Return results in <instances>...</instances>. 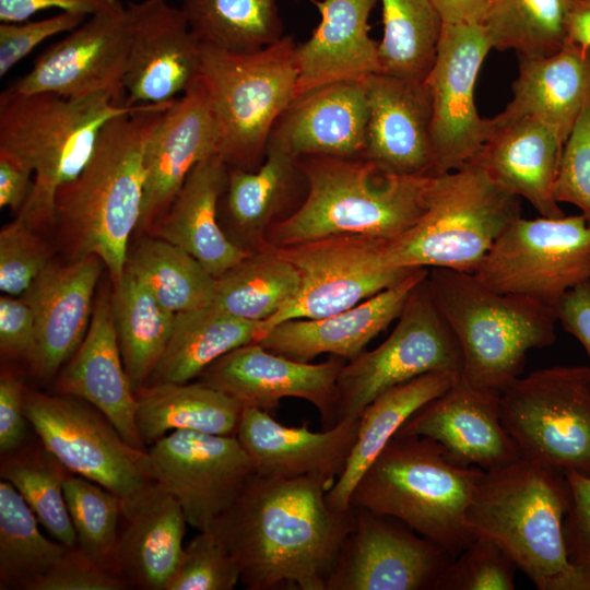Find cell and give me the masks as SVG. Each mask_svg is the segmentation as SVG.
<instances>
[{"label":"cell","mask_w":590,"mask_h":590,"mask_svg":"<svg viewBox=\"0 0 590 590\" xmlns=\"http://www.w3.org/2000/svg\"><path fill=\"white\" fill-rule=\"evenodd\" d=\"M323 475L272 477L255 474L212 531L237 560L248 590L294 585L326 590L355 508L335 511Z\"/></svg>","instance_id":"obj_1"},{"label":"cell","mask_w":590,"mask_h":590,"mask_svg":"<svg viewBox=\"0 0 590 590\" xmlns=\"http://www.w3.org/2000/svg\"><path fill=\"white\" fill-rule=\"evenodd\" d=\"M172 103L146 105L108 121L85 167L55 198L54 226L70 260L97 256L113 284L125 273L141 215L146 144Z\"/></svg>","instance_id":"obj_2"},{"label":"cell","mask_w":590,"mask_h":590,"mask_svg":"<svg viewBox=\"0 0 590 590\" xmlns=\"http://www.w3.org/2000/svg\"><path fill=\"white\" fill-rule=\"evenodd\" d=\"M303 203L268 234L270 247L333 236L391 240L422 216L430 176L389 173L362 158L306 156Z\"/></svg>","instance_id":"obj_3"},{"label":"cell","mask_w":590,"mask_h":590,"mask_svg":"<svg viewBox=\"0 0 590 590\" xmlns=\"http://www.w3.org/2000/svg\"><path fill=\"white\" fill-rule=\"evenodd\" d=\"M144 106L120 105L106 94L67 98L3 91L0 155L34 174L31 194L16 216L37 232L54 226L57 191L85 167L103 127Z\"/></svg>","instance_id":"obj_4"},{"label":"cell","mask_w":590,"mask_h":590,"mask_svg":"<svg viewBox=\"0 0 590 590\" xmlns=\"http://www.w3.org/2000/svg\"><path fill=\"white\" fill-rule=\"evenodd\" d=\"M483 474L453 463L430 438L396 434L356 483L350 506L396 518L456 557L475 536L467 511Z\"/></svg>","instance_id":"obj_5"},{"label":"cell","mask_w":590,"mask_h":590,"mask_svg":"<svg viewBox=\"0 0 590 590\" xmlns=\"http://www.w3.org/2000/svg\"><path fill=\"white\" fill-rule=\"evenodd\" d=\"M569 505L564 474L519 458L484 471L467 511L474 533L492 539L540 590H573L564 518Z\"/></svg>","instance_id":"obj_6"},{"label":"cell","mask_w":590,"mask_h":590,"mask_svg":"<svg viewBox=\"0 0 590 590\" xmlns=\"http://www.w3.org/2000/svg\"><path fill=\"white\" fill-rule=\"evenodd\" d=\"M427 281L460 345V377L475 387L500 392L521 376L529 351L556 339V311L547 305L496 292L472 273L435 268Z\"/></svg>","instance_id":"obj_7"},{"label":"cell","mask_w":590,"mask_h":590,"mask_svg":"<svg viewBox=\"0 0 590 590\" xmlns=\"http://www.w3.org/2000/svg\"><path fill=\"white\" fill-rule=\"evenodd\" d=\"M520 198L481 166L432 175L425 211L400 236L385 241L389 264L474 273L496 239L520 214Z\"/></svg>","instance_id":"obj_8"},{"label":"cell","mask_w":590,"mask_h":590,"mask_svg":"<svg viewBox=\"0 0 590 590\" xmlns=\"http://www.w3.org/2000/svg\"><path fill=\"white\" fill-rule=\"evenodd\" d=\"M296 45L291 35L244 54L201 44L200 78L228 168L255 170L263 162L271 132L295 96Z\"/></svg>","instance_id":"obj_9"},{"label":"cell","mask_w":590,"mask_h":590,"mask_svg":"<svg viewBox=\"0 0 590 590\" xmlns=\"http://www.w3.org/2000/svg\"><path fill=\"white\" fill-rule=\"evenodd\" d=\"M503 424L521 459L590 476V370L558 365L514 379L499 396Z\"/></svg>","instance_id":"obj_10"},{"label":"cell","mask_w":590,"mask_h":590,"mask_svg":"<svg viewBox=\"0 0 590 590\" xmlns=\"http://www.w3.org/2000/svg\"><path fill=\"white\" fill-rule=\"evenodd\" d=\"M427 276L410 294L388 338L343 365L337 379V424L358 418L380 394L422 375L461 376L460 345L435 304Z\"/></svg>","instance_id":"obj_11"},{"label":"cell","mask_w":590,"mask_h":590,"mask_svg":"<svg viewBox=\"0 0 590 590\" xmlns=\"http://www.w3.org/2000/svg\"><path fill=\"white\" fill-rule=\"evenodd\" d=\"M487 287L555 309L566 292L590 280V219L518 217L496 239L474 273Z\"/></svg>","instance_id":"obj_12"},{"label":"cell","mask_w":590,"mask_h":590,"mask_svg":"<svg viewBox=\"0 0 590 590\" xmlns=\"http://www.w3.org/2000/svg\"><path fill=\"white\" fill-rule=\"evenodd\" d=\"M24 411L42 444L72 474L125 499L151 481L148 451L130 446L86 401L25 387Z\"/></svg>","instance_id":"obj_13"},{"label":"cell","mask_w":590,"mask_h":590,"mask_svg":"<svg viewBox=\"0 0 590 590\" xmlns=\"http://www.w3.org/2000/svg\"><path fill=\"white\" fill-rule=\"evenodd\" d=\"M385 241L366 236H333L273 247L298 270L300 286L288 304L260 322L258 341L283 321L319 319L344 311L406 278L415 269L389 264Z\"/></svg>","instance_id":"obj_14"},{"label":"cell","mask_w":590,"mask_h":590,"mask_svg":"<svg viewBox=\"0 0 590 590\" xmlns=\"http://www.w3.org/2000/svg\"><path fill=\"white\" fill-rule=\"evenodd\" d=\"M130 46L127 5L115 0L49 46L4 92L52 93L67 98L109 95L126 104L123 79Z\"/></svg>","instance_id":"obj_15"},{"label":"cell","mask_w":590,"mask_h":590,"mask_svg":"<svg viewBox=\"0 0 590 590\" xmlns=\"http://www.w3.org/2000/svg\"><path fill=\"white\" fill-rule=\"evenodd\" d=\"M148 455L152 479L199 531L210 530L256 474L236 436L175 430L152 444Z\"/></svg>","instance_id":"obj_16"},{"label":"cell","mask_w":590,"mask_h":590,"mask_svg":"<svg viewBox=\"0 0 590 590\" xmlns=\"http://www.w3.org/2000/svg\"><path fill=\"white\" fill-rule=\"evenodd\" d=\"M354 508L326 590H437L455 558L448 551L396 518Z\"/></svg>","instance_id":"obj_17"},{"label":"cell","mask_w":590,"mask_h":590,"mask_svg":"<svg viewBox=\"0 0 590 590\" xmlns=\"http://www.w3.org/2000/svg\"><path fill=\"white\" fill-rule=\"evenodd\" d=\"M492 49L482 24L444 25L425 84L432 103L435 175L470 164L491 133L489 118L475 106L474 90Z\"/></svg>","instance_id":"obj_18"},{"label":"cell","mask_w":590,"mask_h":590,"mask_svg":"<svg viewBox=\"0 0 590 590\" xmlns=\"http://www.w3.org/2000/svg\"><path fill=\"white\" fill-rule=\"evenodd\" d=\"M345 359L330 355L324 362H299L253 342L223 355L199 380L238 401L273 414L283 398L304 399L316 406L323 429L335 422V389Z\"/></svg>","instance_id":"obj_19"},{"label":"cell","mask_w":590,"mask_h":590,"mask_svg":"<svg viewBox=\"0 0 590 590\" xmlns=\"http://www.w3.org/2000/svg\"><path fill=\"white\" fill-rule=\"evenodd\" d=\"M130 46L123 79L126 104L163 105L200 78L201 44L180 9L166 0L127 4Z\"/></svg>","instance_id":"obj_20"},{"label":"cell","mask_w":590,"mask_h":590,"mask_svg":"<svg viewBox=\"0 0 590 590\" xmlns=\"http://www.w3.org/2000/svg\"><path fill=\"white\" fill-rule=\"evenodd\" d=\"M219 132L201 78L164 111L145 149V181L135 233L149 232L167 211L194 166L217 153Z\"/></svg>","instance_id":"obj_21"},{"label":"cell","mask_w":590,"mask_h":590,"mask_svg":"<svg viewBox=\"0 0 590 590\" xmlns=\"http://www.w3.org/2000/svg\"><path fill=\"white\" fill-rule=\"evenodd\" d=\"M499 396L460 377L409 417L397 434L433 439L461 467L503 468L520 456L503 424Z\"/></svg>","instance_id":"obj_22"},{"label":"cell","mask_w":590,"mask_h":590,"mask_svg":"<svg viewBox=\"0 0 590 590\" xmlns=\"http://www.w3.org/2000/svg\"><path fill=\"white\" fill-rule=\"evenodd\" d=\"M103 267L94 255L64 264L51 261L21 296L34 312L35 350L28 366L38 380L54 378L85 338Z\"/></svg>","instance_id":"obj_23"},{"label":"cell","mask_w":590,"mask_h":590,"mask_svg":"<svg viewBox=\"0 0 590 590\" xmlns=\"http://www.w3.org/2000/svg\"><path fill=\"white\" fill-rule=\"evenodd\" d=\"M363 83L368 102L364 158L396 175H435L425 82L376 72Z\"/></svg>","instance_id":"obj_24"},{"label":"cell","mask_w":590,"mask_h":590,"mask_svg":"<svg viewBox=\"0 0 590 590\" xmlns=\"http://www.w3.org/2000/svg\"><path fill=\"white\" fill-rule=\"evenodd\" d=\"M306 193L300 158L270 138L257 169L228 168L219 203L220 224L240 248L250 252L268 248L271 228L296 211Z\"/></svg>","instance_id":"obj_25"},{"label":"cell","mask_w":590,"mask_h":590,"mask_svg":"<svg viewBox=\"0 0 590 590\" xmlns=\"http://www.w3.org/2000/svg\"><path fill=\"white\" fill-rule=\"evenodd\" d=\"M187 523L179 502L155 481L121 499L116 574L129 587L166 590L184 554Z\"/></svg>","instance_id":"obj_26"},{"label":"cell","mask_w":590,"mask_h":590,"mask_svg":"<svg viewBox=\"0 0 590 590\" xmlns=\"http://www.w3.org/2000/svg\"><path fill=\"white\" fill-rule=\"evenodd\" d=\"M428 271L415 269L399 283L344 311L319 319L283 321L257 343L299 362H311L321 354L351 361L398 319L410 294Z\"/></svg>","instance_id":"obj_27"},{"label":"cell","mask_w":590,"mask_h":590,"mask_svg":"<svg viewBox=\"0 0 590 590\" xmlns=\"http://www.w3.org/2000/svg\"><path fill=\"white\" fill-rule=\"evenodd\" d=\"M56 389L96 408L130 446L144 450L135 423V393L123 366L110 293L104 291L97 296L86 335L57 374Z\"/></svg>","instance_id":"obj_28"},{"label":"cell","mask_w":590,"mask_h":590,"mask_svg":"<svg viewBox=\"0 0 590 590\" xmlns=\"http://www.w3.org/2000/svg\"><path fill=\"white\" fill-rule=\"evenodd\" d=\"M308 422L285 426L262 410L245 406L236 433L256 473L272 477L309 474L338 479L355 445L358 418H347L329 429L315 433Z\"/></svg>","instance_id":"obj_29"},{"label":"cell","mask_w":590,"mask_h":590,"mask_svg":"<svg viewBox=\"0 0 590 590\" xmlns=\"http://www.w3.org/2000/svg\"><path fill=\"white\" fill-rule=\"evenodd\" d=\"M367 122L368 102L363 81L337 82L294 98L270 138L299 158H362Z\"/></svg>","instance_id":"obj_30"},{"label":"cell","mask_w":590,"mask_h":590,"mask_svg":"<svg viewBox=\"0 0 590 590\" xmlns=\"http://www.w3.org/2000/svg\"><path fill=\"white\" fill-rule=\"evenodd\" d=\"M320 22L297 44L295 61L299 97L324 85L363 81L379 72L378 44L369 36L368 19L379 0H309Z\"/></svg>","instance_id":"obj_31"},{"label":"cell","mask_w":590,"mask_h":590,"mask_svg":"<svg viewBox=\"0 0 590 590\" xmlns=\"http://www.w3.org/2000/svg\"><path fill=\"white\" fill-rule=\"evenodd\" d=\"M491 133L471 163L481 166L505 190L526 199L540 214L559 217L554 197L564 141L546 123L520 118L492 125Z\"/></svg>","instance_id":"obj_32"},{"label":"cell","mask_w":590,"mask_h":590,"mask_svg":"<svg viewBox=\"0 0 590 590\" xmlns=\"http://www.w3.org/2000/svg\"><path fill=\"white\" fill-rule=\"evenodd\" d=\"M227 177L228 167L219 153L202 160L164 215L149 231L189 252L214 278L250 252L232 241L220 224L219 203Z\"/></svg>","instance_id":"obj_33"},{"label":"cell","mask_w":590,"mask_h":590,"mask_svg":"<svg viewBox=\"0 0 590 590\" xmlns=\"http://www.w3.org/2000/svg\"><path fill=\"white\" fill-rule=\"evenodd\" d=\"M590 101V48L570 42L545 57H519L512 98L492 125L534 118L553 128L565 142Z\"/></svg>","instance_id":"obj_34"},{"label":"cell","mask_w":590,"mask_h":590,"mask_svg":"<svg viewBox=\"0 0 590 590\" xmlns=\"http://www.w3.org/2000/svg\"><path fill=\"white\" fill-rule=\"evenodd\" d=\"M459 378L460 375L448 371L428 373L393 387L365 408L346 465L327 492L331 509L344 511L351 507L350 497L356 483L401 426Z\"/></svg>","instance_id":"obj_35"},{"label":"cell","mask_w":590,"mask_h":590,"mask_svg":"<svg viewBox=\"0 0 590 590\" xmlns=\"http://www.w3.org/2000/svg\"><path fill=\"white\" fill-rule=\"evenodd\" d=\"M135 402L144 445L175 430L236 436L244 410L238 401L200 380L144 385L135 392Z\"/></svg>","instance_id":"obj_36"},{"label":"cell","mask_w":590,"mask_h":590,"mask_svg":"<svg viewBox=\"0 0 590 590\" xmlns=\"http://www.w3.org/2000/svg\"><path fill=\"white\" fill-rule=\"evenodd\" d=\"M260 322L233 316L215 306L176 314L168 344L148 382H188L213 362L257 342Z\"/></svg>","instance_id":"obj_37"},{"label":"cell","mask_w":590,"mask_h":590,"mask_svg":"<svg viewBox=\"0 0 590 590\" xmlns=\"http://www.w3.org/2000/svg\"><path fill=\"white\" fill-rule=\"evenodd\" d=\"M111 308L123 366L135 393L160 362L176 312L162 306L127 270L113 284Z\"/></svg>","instance_id":"obj_38"},{"label":"cell","mask_w":590,"mask_h":590,"mask_svg":"<svg viewBox=\"0 0 590 590\" xmlns=\"http://www.w3.org/2000/svg\"><path fill=\"white\" fill-rule=\"evenodd\" d=\"M295 266L273 247L251 251L215 278L213 306L255 322L266 321L298 293Z\"/></svg>","instance_id":"obj_39"},{"label":"cell","mask_w":590,"mask_h":590,"mask_svg":"<svg viewBox=\"0 0 590 590\" xmlns=\"http://www.w3.org/2000/svg\"><path fill=\"white\" fill-rule=\"evenodd\" d=\"M190 31L200 44L244 54L262 49L284 34L276 0H181Z\"/></svg>","instance_id":"obj_40"},{"label":"cell","mask_w":590,"mask_h":590,"mask_svg":"<svg viewBox=\"0 0 590 590\" xmlns=\"http://www.w3.org/2000/svg\"><path fill=\"white\" fill-rule=\"evenodd\" d=\"M126 270L173 312L211 306L215 278L189 252L158 237L128 252Z\"/></svg>","instance_id":"obj_41"},{"label":"cell","mask_w":590,"mask_h":590,"mask_svg":"<svg viewBox=\"0 0 590 590\" xmlns=\"http://www.w3.org/2000/svg\"><path fill=\"white\" fill-rule=\"evenodd\" d=\"M384 34L379 72L425 82L437 57L444 24L430 0H379Z\"/></svg>","instance_id":"obj_42"},{"label":"cell","mask_w":590,"mask_h":590,"mask_svg":"<svg viewBox=\"0 0 590 590\" xmlns=\"http://www.w3.org/2000/svg\"><path fill=\"white\" fill-rule=\"evenodd\" d=\"M19 492L0 482V589L33 590L68 547L47 539Z\"/></svg>","instance_id":"obj_43"},{"label":"cell","mask_w":590,"mask_h":590,"mask_svg":"<svg viewBox=\"0 0 590 590\" xmlns=\"http://www.w3.org/2000/svg\"><path fill=\"white\" fill-rule=\"evenodd\" d=\"M70 473L38 437L1 456V480L19 492L57 542L74 548L76 534L63 494V483Z\"/></svg>","instance_id":"obj_44"},{"label":"cell","mask_w":590,"mask_h":590,"mask_svg":"<svg viewBox=\"0 0 590 590\" xmlns=\"http://www.w3.org/2000/svg\"><path fill=\"white\" fill-rule=\"evenodd\" d=\"M568 0H493L483 22L492 49L545 57L568 42Z\"/></svg>","instance_id":"obj_45"},{"label":"cell","mask_w":590,"mask_h":590,"mask_svg":"<svg viewBox=\"0 0 590 590\" xmlns=\"http://www.w3.org/2000/svg\"><path fill=\"white\" fill-rule=\"evenodd\" d=\"M63 494L78 548L103 568L116 574L115 552L121 499L102 485L72 473L63 483Z\"/></svg>","instance_id":"obj_46"},{"label":"cell","mask_w":590,"mask_h":590,"mask_svg":"<svg viewBox=\"0 0 590 590\" xmlns=\"http://www.w3.org/2000/svg\"><path fill=\"white\" fill-rule=\"evenodd\" d=\"M517 569L496 542L476 534L447 567L437 590H514Z\"/></svg>","instance_id":"obj_47"},{"label":"cell","mask_w":590,"mask_h":590,"mask_svg":"<svg viewBox=\"0 0 590 590\" xmlns=\"http://www.w3.org/2000/svg\"><path fill=\"white\" fill-rule=\"evenodd\" d=\"M240 581L234 556L212 531H199L185 546L166 590H232Z\"/></svg>","instance_id":"obj_48"},{"label":"cell","mask_w":590,"mask_h":590,"mask_svg":"<svg viewBox=\"0 0 590 590\" xmlns=\"http://www.w3.org/2000/svg\"><path fill=\"white\" fill-rule=\"evenodd\" d=\"M20 217L0 231V290L23 295L52 261L48 244Z\"/></svg>","instance_id":"obj_49"},{"label":"cell","mask_w":590,"mask_h":590,"mask_svg":"<svg viewBox=\"0 0 590 590\" xmlns=\"http://www.w3.org/2000/svg\"><path fill=\"white\" fill-rule=\"evenodd\" d=\"M554 197L590 219V101L564 142Z\"/></svg>","instance_id":"obj_50"},{"label":"cell","mask_w":590,"mask_h":590,"mask_svg":"<svg viewBox=\"0 0 590 590\" xmlns=\"http://www.w3.org/2000/svg\"><path fill=\"white\" fill-rule=\"evenodd\" d=\"M85 17L73 12H60L37 21L1 22L0 76H4L39 44L57 34L71 32L82 24Z\"/></svg>","instance_id":"obj_51"},{"label":"cell","mask_w":590,"mask_h":590,"mask_svg":"<svg viewBox=\"0 0 590 590\" xmlns=\"http://www.w3.org/2000/svg\"><path fill=\"white\" fill-rule=\"evenodd\" d=\"M130 588L118 575L88 558L78 547L68 548L33 590H123Z\"/></svg>","instance_id":"obj_52"},{"label":"cell","mask_w":590,"mask_h":590,"mask_svg":"<svg viewBox=\"0 0 590 590\" xmlns=\"http://www.w3.org/2000/svg\"><path fill=\"white\" fill-rule=\"evenodd\" d=\"M569 505L564 518L565 545L569 562L590 570V476L566 472Z\"/></svg>","instance_id":"obj_53"},{"label":"cell","mask_w":590,"mask_h":590,"mask_svg":"<svg viewBox=\"0 0 590 590\" xmlns=\"http://www.w3.org/2000/svg\"><path fill=\"white\" fill-rule=\"evenodd\" d=\"M35 350V318L30 305L12 295L0 297V351L3 357L30 363Z\"/></svg>","instance_id":"obj_54"},{"label":"cell","mask_w":590,"mask_h":590,"mask_svg":"<svg viewBox=\"0 0 590 590\" xmlns=\"http://www.w3.org/2000/svg\"><path fill=\"white\" fill-rule=\"evenodd\" d=\"M23 381L13 373L0 377V453L12 452L30 441L24 411Z\"/></svg>","instance_id":"obj_55"},{"label":"cell","mask_w":590,"mask_h":590,"mask_svg":"<svg viewBox=\"0 0 590 590\" xmlns=\"http://www.w3.org/2000/svg\"><path fill=\"white\" fill-rule=\"evenodd\" d=\"M557 322L576 338L589 358L590 370V280L564 294L555 307Z\"/></svg>","instance_id":"obj_56"},{"label":"cell","mask_w":590,"mask_h":590,"mask_svg":"<svg viewBox=\"0 0 590 590\" xmlns=\"http://www.w3.org/2000/svg\"><path fill=\"white\" fill-rule=\"evenodd\" d=\"M115 0H0L1 22H24L39 11L58 9L61 12H73L93 15Z\"/></svg>","instance_id":"obj_57"},{"label":"cell","mask_w":590,"mask_h":590,"mask_svg":"<svg viewBox=\"0 0 590 590\" xmlns=\"http://www.w3.org/2000/svg\"><path fill=\"white\" fill-rule=\"evenodd\" d=\"M34 174L15 161L0 155V208L19 212L28 199Z\"/></svg>","instance_id":"obj_58"},{"label":"cell","mask_w":590,"mask_h":590,"mask_svg":"<svg viewBox=\"0 0 590 590\" xmlns=\"http://www.w3.org/2000/svg\"><path fill=\"white\" fill-rule=\"evenodd\" d=\"M444 25L483 24L493 0H430Z\"/></svg>","instance_id":"obj_59"},{"label":"cell","mask_w":590,"mask_h":590,"mask_svg":"<svg viewBox=\"0 0 590 590\" xmlns=\"http://www.w3.org/2000/svg\"><path fill=\"white\" fill-rule=\"evenodd\" d=\"M568 42L590 48V0H568Z\"/></svg>","instance_id":"obj_60"},{"label":"cell","mask_w":590,"mask_h":590,"mask_svg":"<svg viewBox=\"0 0 590 590\" xmlns=\"http://www.w3.org/2000/svg\"><path fill=\"white\" fill-rule=\"evenodd\" d=\"M573 590H590V570L577 568Z\"/></svg>","instance_id":"obj_61"}]
</instances>
